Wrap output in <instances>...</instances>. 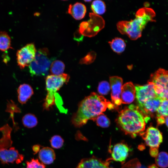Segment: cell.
Returning a JSON list of instances; mask_svg holds the SVG:
<instances>
[{
  "label": "cell",
  "instance_id": "obj_1",
  "mask_svg": "<svg viewBox=\"0 0 168 168\" xmlns=\"http://www.w3.org/2000/svg\"><path fill=\"white\" fill-rule=\"evenodd\" d=\"M114 105L103 96L95 92L85 97L79 103L78 110L73 114L71 119L72 124L80 128L90 119L94 121L107 108H114Z\"/></svg>",
  "mask_w": 168,
  "mask_h": 168
},
{
  "label": "cell",
  "instance_id": "obj_2",
  "mask_svg": "<svg viewBox=\"0 0 168 168\" xmlns=\"http://www.w3.org/2000/svg\"><path fill=\"white\" fill-rule=\"evenodd\" d=\"M150 117L138 106L131 105L121 110L117 120L120 129L126 134L134 138L144 132Z\"/></svg>",
  "mask_w": 168,
  "mask_h": 168
},
{
  "label": "cell",
  "instance_id": "obj_3",
  "mask_svg": "<svg viewBox=\"0 0 168 168\" xmlns=\"http://www.w3.org/2000/svg\"><path fill=\"white\" fill-rule=\"evenodd\" d=\"M155 15L151 8H140L136 12L134 19L119 22L117 28L121 34L127 35L131 40H135L141 36L142 30L147 23L155 21Z\"/></svg>",
  "mask_w": 168,
  "mask_h": 168
},
{
  "label": "cell",
  "instance_id": "obj_4",
  "mask_svg": "<svg viewBox=\"0 0 168 168\" xmlns=\"http://www.w3.org/2000/svg\"><path fill=\"white\" fill-rule=\"evenodd\" d=\"M69 75L63 73L58 75H48L46 79V89L47 94L43 106L44 109L49 110L55 104V94L56 92L65 83H67L69 79Z\"/></svg>",
  "mask_w": 168,
  "mask_h": 168
},
{
  "label": "cell",
  "instance_id": "obj_5",
  "mask_svg": "<svg viewBox=\"0 0 168 168\" xmlns=\"http://www.w3.org/2000/svg\"><path fill=\"white\" fill-rule=\"evenodd\" d=\"M50 58L46 48L36 51L35 58L29 66V72L32 76H44L48 73L49 68L54 61Z\"/></svg>",
  "mask_w": 168,
  "mask_h": 168
},
{
  "label": "cell",
  "instance_id": "obj_6",
  "mask_svg": "<svg viewBox=\"0 0 168 168\" xmlns=\"http://www.w3.org/2000/svg\"><path fill=\"white\" fill-rule=\"evenodd\" d=\"M148 82L153 84L155 92L160 98L168 100V71L159 69L151 75Z\"/></svg>",
  "mask_w": 168,
  "mask_h": 168
},
{
  "label": "cell",
  "instance_id": "obj_7",
  "mask_svg": "<svg viewBox=\"0 0 168 168\" xmlns=\"http://www.w3.org/2000/svg\"><path fill=\"white\" fill-rule=\"evenodd\" d=\"M90 19L82 22L80 25L79 32L83 35L91 37L96 35L105 25L103 18L92 13H89Z\"/></svg>",
  "mask_w": 168,
  "mask_h": 168
},
{
  "label": "cell",
  "instance_id": "obj_8",
  "mask_svg": "<svg viewBox=\"0 0 168 168\" xmlns=\"http://www.w3.org/2000/svg\"><path fill=\"white\" fill-rule=\"evenodd\" d=\"M140 136L146 145L150 147L151 156L156 157L158 154L159 145L162 142V133L157 128L150 126Z\"/></svg>",
  "mask_w": 168,
  "mask_h": 168
},
{
  "label": "cell",
  "instance_id": "obj_9",
  "mask_svg": "<svg viewBox=\"0 0 168 168\" xmlns=\"http://www.w3.org/2000/svg\"><path fill=\"white\" fill-rule=\"evenodd\" d=\"M36 52L35 47L33 43L28 44L17 51V62L21 69L29 65L34 60Z\"/></svg>",
  "mask_w": 168,
  "mask_h": 168
},
{
  "label": "cell",
  "instance_id": "obj_10",
  "mask_svg": "<svg viewBox=\"0 0 168 168\" xmlns=\"http://www.w3.org/2000/svg\"><path fill=\"white\" fill-rule=\"evenodd\" d=\"M136 98L138 106L142 105L147 100L158 96L155 92L153 84L150 82L143 86L136 85Z\"/></svg>",
  "mask_w": 168,
  "mask_h": 168
},
{
  "label": "cell",
  "instance_id": "obj_11",
  "mask_svg": "<svg viewBox=\"0 0 168 168\" xmlns=\"http://www.w3.org/2000/svg\"><path fill=\"white\" fill-rule=\"evenodd\" d=\"M24 158V156L19 153L14 147H11L9 149H0V161L3 164L13 163L15 162L18 164L22 161Z\"/></svg>",
  "mask_w": 168,
  "mask_h": 168
},
{
  "label": "cell",
  "instance_id": "obj_12",
  "mask_svg": "<svg viewBox=\"0 0 168 168\" xmlns=\"http://www.w3.org/2000/svg\"><path fill=\"white\" fill-rule=\"evenodd\" d=\"M110 86L111 90V98L113 104L117 105H120L121 88L123 79L119 77L114 76L110 78Z\"/></svg>",
  "mask_w": 168,
  "mask_h": 168
},
{
  "label": "cell",
  "instance_id": "obj_13",
  "mask_svg": "<svg viewBox=\"0 0 168 168\" xmlns=\"http://www.w3.org/2000/svg\"><path fill=\"white\" fill-rule=\"evenodd\" d=\"M129 148L124 143L116 144L113 147L111 151V157L106 161L111 160L124 163L128 155Z\"/></svg>",
  "mask_w": 168,
  "mask_h": 168
},
{
  "label": "cell",
  "instance_id": "obj_14",
  "mask_svg": "<svg viewBox=\"0 0 168 168\" xmlns=\"http://www.w3.org/2000/svg\"><path fill=\"white\" fill-rule=\"evenodd\" d=\"M110 161H105L94 156L82 159L76 168H112Z\"/></svg>",
  "mask_w": 168,
  "mask_h": 168
},
{
  "label": "cell",
  "instance_id": "obj_15",
  "mask_svg": "<svg viewBox=\"0 0 168 168\" xmlns=\"http://www.w3.org/2000/svg\"><path fill=\"white\" fill-rule=\"evenodd\" d=\"M136 94L135 86L131 82H127L122 86L121 94V103L129 104L134 100Z\"/></svg>",
  "mask_w": 168,
  "mask_h": 168
},
{
  "label": "cell",
  "instance_id": "obj_16",
  "mask_svg": "<svg viewBox=\"0 0 168 168\" xmlns=\"http://www.w3.org/2000/svg\"><path fill=\"white\" fill-rule=\"evenodd\" d=\"M162 100L157 96L147 100L138 107L146 115L152 116L156 113Z\"/></svg>",
  "mask_w": 168,
  "mask_h": 168
},
{
  "label": "cell",
  "instance_id": "obj_17",
  "mask_svg": "<svg viewBox=\"0 0 168 168\" xmlns=\"http://www.w3.org/2000/svg\"><path fill=\"white\" fill-rule=\"evenodd\" d=\"M86 12V7L81 3L77 2L73 4H70L69 6L68 13L76 20L83 18Z\"/></svg>",
  "mask_w": 168,
  "mask_h": 168
},
{
  "label": "cell",
  "instance_id": "obj_18",
  "mask_svg": "<svg viewBox=\"0 0 168 168\" xmlns=\"http://www.w3.org/2000/svg\"><path fill=\"white\" fill-rule=\"evenodd\" d=\"M17 93L18 99L19 102L21 104L26 103L33 94L32 87L29 84H23L19 87Z\"/></svg>",
  "mask_w": 168,
  "mask_h": 168
},
{
  "label": "cell",
  "instance_id": "obj_19",
  "mask_svg": "<svg viewBox=\"0 0 168 168\" xmlns=\"http://www.w3.org/2000/svg\"><path fill=\"white\" fill-rule=\"evenodd\" d=\"M39 158L44 164H52L55 159V154L51 148L45 147L41 149L39 153Z\"/></svg>",
  "mask_w": 168,
  "mask_h": 168
},
{
  "label": "cell",
  "instance_id": "obj_20",
  "mask_svg": "<svg viewBox=\"0 0 168 168\" xmlns=\"http://www.w3.org/2000/svg\"><path fill=\"white\" fill-rule=\"evenodd\" d=\"M109 43L113 50L118 54L123 52L126 47L124 40L120 38H115Z\"/></svg>",
  "mask_w": 168,
  "mask_h": 168
},
{
  "label": "cell",
  "instance_id": "obj_21",
  "mask_svg": "<svg viewBox=\"0 0 168 168\" xmlns=\"http://www.w3.org/2000/svg\"><path fill=\"white\" fill-rule=\"evenodd\" d=\"M11 40L7 33L4 31L0 32V50L5 51L11 47Z\"/></svg>",
  "mask_w": 168,
  "mask_h": 168
},
{
  "label": "cell",
  "instance_id": "obj_22",
  "mask_svg": "<svg viewBox=\"0 0 168 168\" xmlns=\"http://www.w3.org/2000/svg\"><path fill=\"white\" fill-rule=\"evenodd\" d=\"M50 67V71L52 75L58 76L63 73L65 65L62 61L57 60L52 63Z\"/></svg>",
  "mask_w": 168,
  "mask_h": 168
},
{
  "label": "cell",
  "instance_id": "obj_23",
  "mask_svg": "<svg viewBox=\"0 0 168 168\" xmlns=\"http://www.w3.org/2000/svg\"><path fill=\"white\" fill-rule=\"evenodd\" d=\"M91 8L93 13L98 15L104 14L106 11L105 3L101 0L93 1L92 3Z\"/></svg>",
  "mask_w": 168,
  "mask_h": 168
},
{
  "label": "cell",
  "instance_id": "obj_24",
  "mask_svg": "<svg viewBox=\"0 0 168 168\" xmlns=\"http://www.w3.org/2000/svg\"><path fill=\"white\" fill-rule=\"evenodd\" d=\"M22 122L24 126L28 128L35 127L38 124L37 118L31 114L25 115L22 119Z\"/></svg>",
  "mask_w": 168,
  "mask_h": 168
},
{
  "label": "cell",
  "instance_id": "obj_25",
  "mask_svg": "<svg viewBox=\"0 0 168 168\" xmlns=\"http://www.w3.org/2000/svg\"><path fill=\"white\" fill-rule=\"evenodd\" d=\"M156 165L161 168L168 167V154L164 152L159 153L155 158Z\"/></svg>",
  "mask_w": 168,
  "mask_h": 168
},
{
  "label": "cell",
  "instance_id": "obj_26",
  "mask_svg": "<svg viewBox=\"0 0 168 168\" xmlns=\"http://www.w3.org/2000/svg\"><path fill=\"white\" fill-rule=\"evenodd\" d=\"M156 117L168 116V100L162 99L156 113Z\"/></svg>",
  "mask_w": 168,
  "mask_h": 168
},
{
  "label": "cell",
  "instance_id": "obj_27",
  "mask_svg": "<svg viewBox=\"0 0 168 168\" xmlns=\"http://www.w3.org/2000/svg\"><path fill=\"white\" fill-rule=\"evenodd\" d=\"M94 121L98 126L102 128L108 127L110 124L109 119L103 113L98 115Z\"/></svg>",
  "mask_w": 168,
  "mask_h": 168
},
{
  "label": "cell",
  "instance_id": "obj_28",
  "mask_svg": "<svg viewBox=\"0 0 168 168\" xmlns=\"http://www.w3.org/2000/svg\"><path fill=\"white\" fill-rule=\"evenodd\" d=\"M51 147L55 149L61 148L63 145L64 140L59 135H55L51 137L50 140Z\"/></svg>",
  "mask_w": 168,
  "mask_h": 168
},
{
  "label": "cell",
  "instance_id": "obj_29",
  "mask_svg": "<svg viewBox=\"0 0 168 168\" xmlns=\"http://www.w3.org/2000/svg\"><path fill=\"white\" fill-rule=\"evenodd\" d=\"M110 86L109 83L105 81H102L99 84L98 87L99 93L102 95H106L109 92Z\"/></svg>",
  "mask_w": 168,
  "mask_h": 168
},
{
  "label": "cell",
  "instance_id": "obj_30",
  "mask_svg": "<svg viewBox=\"0 0 168 168\" xmlns=\"http://www.w3.org/2000/svg\"><path fill=\"white\" fill-rule=\"evenodd\" d=\"M26 168H46L45 166L37 159L32 158L26 161Z\"/></svg>",
  "mask_w": 168,
  "mask_h": 168
},
{
  "label": "cell",
  "instance_id": "obj_31",
  "mask_svg": "<svg viewBox=\"0 0 168 168\" xmlns=\"http://www.w3.org/2000/svg\"><path fill=\"white\" fill-rule=\"evenodd\" d=\"M122 168H145L142 166L137 158L131 160L124 164Z\"/></svg>",
  "mask_w": 168,
  "mask_h": 168
},
{
  "label": "cell",
  "instance_id": "obj_32",
  "mask_svg": "<svg viewBox=\"0 0 168 168\" xmlns=\"http://www.w3.org/2000/svg\"><path fill=\"white\" fill-rule=\"evenodd\" d=\"M96 57V54L94 51H91L80 61L81 63L88 64L92 63L95 60Z\"/></svg>",
  "mask_w": 168,
  "mask_h": 168
},
{
  "label": "cell",
  "instance_id": "obj_33",
  "mask_svg": "<svg viewBox=\"0 0 168 168\" xmlns=\"http://www.w3.org/2000/svg\"><path fill=\"white\" fill-rule=\"evenodd\" d=\"M41 146L40 144H36L32 147V150L34 152V154H35L40 151Z\"/></svg>",
  "mask_w": 168,
  "mask_h": 168
},
{
  "label": "cell",
  "instance_id": "obj_34",
  "mask_svg": "<svg viewBox=\"0 0 168 168\" xmlns=\"http://www.w3.org/2000/svg\"><path fill=\"white\" fill-rule=\"evenodd\" d=\"M76 135H77L76 137H77V139H81L85 141L87 140V139L82 134L80 131H78Z\"/></svg>",
  "mask_w": 168,
  "mask_h": 168
},
{
  "label": "cell",
  "instance_id": "obj_35",
  "mask_svg": "<svg viewBox=\"0 0 168 168\" xmlns=\"http://www.w3.org/2000/svg\"><path fill=\"white\" fill-rule=\"evenodd\" d=\"M148 168H158L156 165L155 164H152L150 166L148 167Z\"/></svg>",
  "mask_w": 168,
  "mask_h": 168
},
{
  "label": "cell",
  "instance_id": "obj_36",
  "mask_svg": "<svg viewBox=\"0 0 168 168\" xmlns=\"http://www.w3.org/2000/svg\"><path fill=\"white\" fill-rule=\"evenodd\" d=\"M165 123L168 127V116L165 117Z\"/></svg>",
  "mask_w": 168,
  "mask_h": 168
},
{
  "label": "cell",
  "instance_id": "obj_37",
  "mask_svg": "<svg viewBox=\"0 0 168 168\" xmlns=\"http://www.w3.org/2000/svg\"><path fill=\"white\" fill-rule=\"evenodd\" d=\"M84 1L86 2H91V0H85Z\"/></svg>",
  "mask_w": 168,
  "mask_h": 168
}]
</instances>
